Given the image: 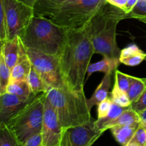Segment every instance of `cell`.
Returning <instances> with one entry per match:
<instances>
[{
	"label": "cell",
	"mask_w": 146,
	"mask_h": 146,
	"mask_svg": "<svg viewBox=\"0 0 146 146\" xmlns=\"http://www.w3.org/2000/svg\"><path fill=\"white\" fill-rule=\"evenodd\" d=\"M94 54L92 43L82 29H68L58 58L64 81L69 89L84 91L86 74Z\"/></svg>",
	"instance_id": "obj_1"
},
{
	"label": "cell",
	"mask_w": 146,
	"mask_h": 146,
	"mask_svg": "<svg viewBox=\"0 0 146 146\" xmlns=\"http://www.w3.org/2000/svg\"><path fill=\"white\" fill-rule=\"evenodd\" d=\"M125 19H128V13L107 1L83 27L95 54L120 58L121 51L117 45L116 28L118 23Z\"/></svg>",
	"instance_id": "obj_2"
},
{
	"label": "cell",
	"mask_w": 146,
	"mask_h": 146,
	"mask_svg": "<svg viewBox=\"0 0 146 146\" xmlns=\"http://www.w3.org/2000/svg\"><path fill=\"white\" fill-rule=\"evenodd\" d=\"M46 94L56 112L62 129L93 121L84 91H74L66 87L50 88Z\"/></svg>",
	"instance_id": "obj_3"
},
{
	"label": "cell",
	"mask_w": 146,
	"mask_h": 146,
	"mask_svg": "<svg viewBox=\"0 0 146 146\" xmlns=\"http://www.w3.org/2000/svg\"><path fill=\"white\" fill-rule=\"evenodd\" d=\"M67 31L45 17L34 15L21 39L26 48L59 57Z\"/></svg>",
	"instance_id": "obj_4"
},
{
	"label": "cell",
	"mask_w": 146,
	"mask_h": 146,
	"mask_svg": "<svg viewBox=\"0 0 146 146\" xmlns=\"http://www.w3.org/2000/svg\"><path fill=\"white\" fill-rule=\"evenodd\" d=\"M107 0H72L45 18L66 29H81Z\"/></svg>",
	"instance_id": "obj_5"
},
{
	"label": "cell",
	"mask_w": 146,
	"mask_h": 146,
	"mask_svg": "<svg viewBox=\"0 0 146 146\" xmlns=\"http://www.w3.org/2000/svg\"><path fill=\"white\" fill-rule=\"evenodd\" d=\"M46 98V93L38 94L7 125L22 144L41 131Z\"/></svg>",
	"instance_id": "obj_6"
},
{
	"label": "cell",
	"mask_w": 146,
	"mask_h": 146,
	"mask_svg": "<svg viewBox=\"0 0 146 146\" xmlns=\"http://www.w3.org/2000/svg\"><path fill=\"white\" fill-rule=\"evenodd\" d=\"M26 48L31 65L49 88L68 87L64 81L58 57L32 48Z\"/></svg>",
	"instance_id": "obj_7"
},
{
	"label": "cell",
	"mask_w": 146,
	"mask_h": 146,
	"mask_svg": "<svg viewBox=\"0 0 146 146\" xmlns=\"http://www.w3.org/2000/svg\"><path fill=\"white\" fill-rule=\"evenodd\" d=\"M7 39L21 38L34 16V7L19 0H4Z\"/></svg>",
	"instance_id": "obj_8"
},
{
	"label": "cell",
	"mask_w": 146,
	"mask_h": 146,
	"mask_svg": "<svg viewBox=\"0 0 146 146\" xmlns=\"http://www.w3.org/2000/svg\"><path fill=\"white\" fill-rule=\"evenodd\" d=\"M102 134L93 120L84 125L63 128L58 146H91Z\"/></svg>",
	"instance_id": "obj_9"
},
{
	"label": "cell",
	"mask_w": 146,
	"mask_h": 146,
	"mask_svg": "<svg viewBox=\"0 0 146 146\" xmlns=\"http://www.w3.org/2000/svg\"><path fill=\"white\" fill-rule=\"evenodd\" d=\"M62 131V127L58 121L56 112L46 96L44 104V118L41 131L43 146L59 145Z\"/></svg>",
	"instance_id": "obj_10"
},
{
	"label": "cell",
	"mask_w": 146,
	"mask_h": 146,
	"mask_svg": "<svg viewBox=\"0 0 146 146\" xmlns=\"http://www.w3.org/2000/svg\"><path fill=\"white\" fill-rule=\"evenodd\" d=\"M37 96L32 94L28 99L9 93L0 96V125H8Z\"/></svg>",
	"instance_id": "obj_11"
},
{
	"label": "cell",
	"mask_w": 146,
	"mask_h": 146,
	"mask_svg": "<svg viewBox=\"0 0 146 146\" xmlns=\"http://www.w3.org/2000/svg\"><path fill=\"white\" fill-rule=\"evenodd\" d=\"M24 47V45L19 36L4 41L2 48V56L6 64L11 70L18 62Z\"/></svg>",
	"instance_id": "obj_12"
},
{
	"label": "cell",
	"mask_w": 146,
	"mask_h": 146,
	"mask_svg": "<svg viewBox=\"0 0 146 146\" xmlns=\"http://www.w3.org/2000/svg\"><path fill=\"white\" fill-rule=\"evenodd\" d=\"M31 67L32 65L27 56V48L24 46L21 51L18 62L11 70L10 81H27Z\"/></svg>",
	"instance_id": "obj_13"
},
{
	"label": "cell",
	"mask_w": 146,
	"mask_h": 146,
	"mask_svg": "<svg viewBox=\"0 0 146 146\" xmlns=\"http://www.w3.org/2000/svg\"><path fill=\"white\" fill-rule=\"evenodd\" d=\"M111 75L112 74H105L104 78L95 90L91 98L87 99V105L90 110H91L94 106H98L100 103L108 98L111 84Z\"/></svg>",
	"instance_id": "obj_14"
},
{
	"label": "cell",
	"mask_w": 146,
	"mask_h": 146,
	"mask_svg": "<svg viewBox=\"0 0 146 146\" xmlns=\"http://www.w3.org/2000/svg\"><path fill=\"white\" fill-rule=\"evenodd\" d=\"M140 124L141 123L133 125H115L110 128V130L117 142L121 145L125 146L132 139Z\"/></svg>",
	"instance_id": "obj_15"
},
{
	"label": "cell",
	"mask_w": 146,
	"mask_h": 146,
	"mask_svg": "<svg viewBox=\"0 0 146 146\" xmlns=\"http://www.w3.org/2000/svg\"><path fill=\"white\" fill-rule=\"evenodd\" d=\"M120 63L119 58L104 57L101 61L90 64L87 70L88 77L96 72H104L105 74H112L113 71H116Z\"/></svg>",
	"instance_id": "obj_16"
},
{
	"label": "cell",
	"mask_w": 146,
	"mask_h": 146,
	"mask_svg": "<svg viewBox=\"0 0 146 146\" xmlns=\"http://www.w3.org/2000/svg\"><path fill=\"white\" fill-rule=\"evenodd\" d=\"M72 0H36L34 5V15L46 17L61 6Z\"/></svg>",
	"instance_id": "obj_17"
},
{
	"label": "cell",
	"mask_w": 146,
	"mask_h": 146,
	"mask_svg": "<svg viewBox=\"0 0 146 146\" xmlns=\"http://www.w3.org/2000/svg\"><path fill=\"white\" fill-rule=\"evenodd\" d=\"M125 109L126 108L121 107V106L118 105L113 101L109 112L107 114L106 116L104 117V118H98V119L95 121L96 125L100 131L104 133V131L108 130V125L113 121H115L118 117H119Z\"/></svg>",
	"instance_id": "obj_18"
},
{
	"label": "cell",
	"mask_w": 146,
	"mask_h": 146,
	"mask_svg": "<svg viewBox=\"0 0 146 146\" xmlns=\"http://www.w3.org/2000/svg\"><path fill=\"white\" fill-rule=\"evenodd\" d=\"M140 123H141V118H140L139 114L136 111H134L130 106L129 107L126 108V109L122 113V114L119 117H118L115 121L108 125V129H110L115 125H133V124Z\"/></svg>",
	"instance_id": "obj_19"
},
{
	"label": "cell",
	"mask_w": 146,
	"mask_h": 146,
	"mask_svg": "<svg viewBox=\"0 0 146 146\" xmlns=\"http://www.w3.org/2000/svg\"><path fill=\"white\" fill-rule=\"evenodd\" d=\"M32 94L35 95H38L39 94L46 93L49 90V87L45 84L42 78H41L38 73L36 71L34 67H31V71L27 79Z\"/></svg>",
	"instance_id": "obj_20"
},
{
	"label": "cell",
	"mask_w": 146,
	"mask_h": 146,
	"mask_svg": "<svg viewBox=\"0 0 146 146\" xmlns=\"http://www.w3.org/2000/svg\"><path fill=\"white\" fill-rule=\"evenodd\" d=\"M20 98L28 99L32 94L27 81H10L7 88V92Z\"/></svg>",
	"instance_id": "obj_21"
},
{
	"label": "cell",
	"mask_w": 146,
	"mask_h": 146,
	"mask_svg": "<svg viewBox=\"0 0 146 146\" xmlns=\"http://www.w3.org/2000/svg\"><path fill=\"white\" fill-rule=\"evenodd\" d=\"M145 89L144 78H136L131 76V84L127 94L131 104L135 102L141 97Z\"/></svg>",
	"instance_id": "obj_22"
},
{
	"label": "cell",
	"mask_w": 146,
	"mask_h": 146,
	"mask_svg": "<svg viewBox=\"0 0 146 146\" xmlns=\"http://www.w3.org/2000/svg\"><path fill=\"white\" fill-rule=\"evenodd\" d=\"M0 146H23L7 125H0Z\"/></svg>",
	"instance_id": "obj_23"
},
{
	"label": "cell",
	"mask_w": 146,
	"mask_h": 146,
	"mask_svg": "<svg viewBox=\"0 0 146 146\" xmlns=\"http://www.w3.org/2000/svg\"><path fill=\"white\" fill-rule=\"evenodd\" d=\"M11 79V69L6 64L1 54L0 58V95L7 92V88Z\"/></svg>",
	"instance_id": "obj_24"
},
{
	"label": "cell",
	"mask_w": 146,
	"mask_h": 146,
	"mask_svg": "<svg viewBox=\"0 0 146 146\" xmlns=\"http://www.w3.org/2000/svg\"><path fill=\"white\" fill-rule=\"evenodd\" d=\"M111 94V100L118 105L121 106V107L127 108V107H129L131 105V103L130 101L127 93L121 91L115 84H114V86L113 88Z\"/></svg>",
	"instance_id": "obj_25"
},
{
	"label": "cell",
	"mask_w": 146,
	"mask_h": 146,
	"mask_svg": "<svg viewBox=\"0 0 146 146\" xmlns=\"http://www.w3.org/2000/svg\"><path fill=\"white\" fill-rule=\"evenodd\" d=\"M115 85L117 86L121 91L128 92L131 84V76L123 74L119 71H115Z\"/></svg>",
	"instance_id": "obj_26"
},
{
	"label": "cell",
	"mask_w": 146,
	"mask_h": 146,
	"mask_svg": "<svg viewBox=\"0 0 146 146\" xmlns=\"http://www.w3.org/2000/svg\"><path fill=\"white\" fill-rule=\"evenodd\" d=\"M146 54L145 52L139 53L129 56L120 58V61L122 64L129 66H136L143 62L145 59Z\"/></svg>",
	"instance_id": "obj_27"
},
{
	"label": "cell",
	"mask_w": 146,
	"mask_h": 146,
	"mask_svg": "<svg viewBox=\"0 0 146 146\" xmlns=\"http://www.w3.org/2000/svg\"><path fill=\"white\" fill-rule=\"evenodd\" d=\"M146 17V0H138L137 4L128 14V18Z\"/></svg>",
	"instance_id": "obj_28"
},
{
	"label": "cell",
	"mask_w": 146,
	"mask_h": 146,
	"mask_svg": "<svg viewBox=\"0 0 146 146\" xmlns=\"http://www.w3.org/2000/svg\"><path fill=\"white\" fill-rule=\"evenodd\" d=\"M131 141L136 143L138 146H146V129L141 123Z\"/></svg>",
	"instance_id": "obj_29"
},
{
	"label": "cell",
	"mask_w": 146,
	"mask_h": 146,
	"mask_svg": "<svg viewBox=\"0 0 146 146\" xmlns=\"http://www.w3.org/2000/svg\"><path fill=\"white\" fill-rule=\"evenodd\" d=\"M0 39L3 41L7 40L4 0H0Z\"/></svg>",
	"instance_id": "obj_30"
},
{
	"label": "cell",
	"mask_w": 146,
	"mask_h": 146,
	"mask_svg": "<svg viewBox=\"0 0 146 146\" xmlns=\"http://www.w3.org/2000/svg\"><path fill=\"white\" fill-rule=\"evenodd\" d=\"M144 81L145 83V89L142 95L135 102L131 104V107L136 111L138 114L142 112L146 108V78H144Z\"/></svg>",
	"instance_id": "obj_31"
},
{
	"label": "cell",
	"mask_w": 146,
	"mask_h": 146,
	"mask_svg": "<svg viewBox=\"0 0 146 146\" xmlns=\"http://www.w3.org/2000/svg\"><path fill=\"white\" fill-rule=\"evenodd\" d=\"M112 100L108 98L98 105V118H104L108 113L112 104Z\"/></svg>",
	"instance_id": "obj_32"
},
{
	"label": "cell",
	"mask_w": 146,
	"mask_h": 146,
	"mask_svg": "<svg viewBox=\"0 0 146 146\" xmlns=\"http://www.w3.org/2000/svg\"><path fill=\"white\" fill-rule=\"evenodd\" d=\"M143 51L139 48V47L136 44H131L121 50L120 58H124V57L134 55V54L142 53Z\"/></svg>",
	"instance_id": "obj_33"
},
{
	"label": "cell",
	"mask_w": 146,
	"mask_h": 146,
	"mask_svg": "<svg viewBox=\"0 0 146 146\" xmlns=\"http://www.w3.org/2000/svg\"><path fill=\"white\" fill-rule=\"evenodd\" d=\"M23 146H43V140L42 135L41 132L35 134L30 137L24 143Z\"/></svg>",
	"instance_id": "obj_34"
},
{
	"label": "cell",
	"mask_w": 146,
	"mask_h": 146,
	"mask_svg": "<svg viewBox=\"0 0 146 146\" xmlns=\"http://www.w3.org/2000/svg\"><path fill=\"white\" fill-rule=\"evenodd\" d=\"M138 0H128L126 2V4H125V7H124L123 10L126 13H129L131 10L133 9V7H135V4H137Z\"/></svg>",
	"instance_id": "obj_35"
},
{
	"label": "cell",
	"mask_w": 146,
	"mask_h": 146,
	"mask_svg": "<svg viewBox=\"0 0 146 146\" xmlns=\"http://www.w3.org/2000/svg\"><path fill=\"white\" fill-rule=\"evenodd\" d=\"M109 3L123 9L128 0H107Z\"/></svg>",
	"instance_id": "obj_36"
},
{
	"label": "cell",
	"mask_w": 146,
	"mask_h": 146,
	"mask_svg": "<svg viewBox=\"0 0 146 146\" xmlns=\"http://www.w3.org/2000/svg\"><path fill=\"white\" fill-rule=\"evenodd\" d=\"M141 123H146V108L139 113Z\"/></svg>",
	"instance_id": "obj_37"
},
{
	"label": "cell",
	"mask_w": 146,
	"mask_h": 146,
	"mask_svg": "<svg viewBox=\"0 0 146 146\" xmlns=\"http://www.w3.org/2000/svg\"><path fill=\"white\" fill-rule=\"evenodd\" d=\"M19 1H22V2L25 3V4H28V5L31 6V7H34V5L36 1V0H19Z\"/></svg>",
	"instance_id": "obj_38"
},
{
	"label": "cell",
	"mask_w": 146,
	"mask_h": 146,
	"mask_svg": "<svg viewBox=\"0 0 146 146\" xmlns=\"http://www.w3.org/2000/svg\"><path fill=\"white\" fill-rule=\"evenodd\" d=\"M4 41L0 39V58H1V54H2V48H3V45H4Z\"/></svg>",
	"instance_id": "obj_39"
},
{
	"label": "cell",
	"mask_w": 146,
	"mask_h": 146,
	"mask_svg": "<svg viewBox=\"0 0 146 146\" xmlns=\"http://www.w3.org/2000/svg\"><path fill=\"white\" fill-rule=\"evenodd\" d=\"M136 19H138V21H141V22L146 24V17H140V18Z\"/></svg>",
	"instance_id": "obj_40"
},
{
	"label": "cell",
	"mask_w": 146,
	"mask_h": 146,
	"mask_svg": "<svg viewBox=\"0 0 146 146\" xmlns=\"http://www.w3.org/2000/svg\"><path fill=\"white\" fill-rule=\"evenodd\" d=\"M125 146H138L137 145L136 143H135L132 142V141H130L129 143H128V144H126Z\"/></svg>",
	"instance_id": "obj_41"
},
{
	"label": "cell",
	"mask_w": 146,
	"mask_h": 146,
	"mask_svg": "<svg viewBox=\"0 0 146 146\" xmlns=\"http://www.w3.org/2000/svg\"><path fill=\"white\" fill-rule=\"evenodd\" d=\"M141 124H142V125L145 127V128L146 129V123H141Z\"/></svg>",
	"instance_id": "obj_42"
},
{
	"label": "cell",
	"mask_w": 146,
	"mask_h": 146,
	"mask_svg": "<svg viewBox=\"0 0 146 146\" xmlns=\"http://www.w3.org/2000/svg\"><path fill=\"white\" fill-rule=\"evenodd\" d=\"M145 60H146V57H145Z\"/></svg>",
	"instance_id": "obj_43"
},
{
	"label": "cell",
	"mask_w": 146,
	"mask_h": 146,
	"mask_svg": "<svg viewBox=\"0 0 146 146\" xmlns=\"http://www.w3.org/2000/svg\"><path fill=\"white\" fill-rule=\"evenodd\" d=\"M0 96H1V95H0Z\"/></svg>",
	"instance_id": "obj_44"
}]
</instances>
